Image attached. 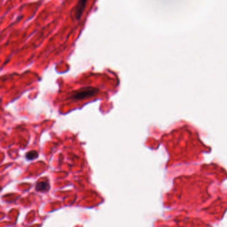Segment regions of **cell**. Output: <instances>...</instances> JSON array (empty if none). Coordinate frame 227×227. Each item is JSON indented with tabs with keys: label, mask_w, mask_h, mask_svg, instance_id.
<instances>
[{
	"label": "cell",
	"mask_w": 227,
	"mask_h": 227,
	"mask_svg": "<svg viewBox=\"0 0 227 227\" xmlns=\"http://www.w3.org/2000/svg\"><path fill=\"white\" fill-rule=\"evenodd\" d=\"M97 90L92 88H87L78 91L73 96V98L77 100H81L82 98H85L86 97H90L93 96Z\"/></svg>",
	"instance_id": "obj_1"
},
{
	"label": "cell",
	"mask_w": 227,
	"mask_h": 227,
	"mask_svg": "<svg viewBox=\"0 0 227 227\" xmlns=\"http://www.w3.org/2000/svg\"><path fill=\"white\" fill-rule=\"evenodd\" d=\"M86 2L87 0H79L77 7H76V13H75L76 17L78 19L81 18V15H82L84 9H85V8L86 7Z\"/></svg>",
	"instance_id": "obj_2"
},
{
	"label": "cell",
	"mask_w": 227,
	"mask_h": 227,
	"mask_svg": "<svg viewBox=\"0 0 227 227\" xmlns=\"http://www.w3.org/2000/svg\"><path fill=\"white\" fill-rule=\"evenodd\" d=\"M49 184L46 181H41L39 182L37 185H36V190L37 191H41V192H44V191H47L49 189Z\"/></svg>",
	"instance_id": "obj_3"
},
{
	"label": "cell",
	"mask_w": 227,
	"mask_h": 227,
	"mask_svg": "<svg viewBox=\"0 0 227 227\" xmlns=\"http://www.w3.org/2000/svg\"><path fill=\"white\" fill-rule=\"evenodd\" d=\"M38 157V153L36 151H30L26 154V158L27 160H33Z\"/></svg>",
	"instance_id": "obj_4"
}]
</instances>
